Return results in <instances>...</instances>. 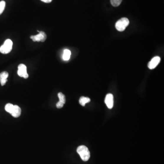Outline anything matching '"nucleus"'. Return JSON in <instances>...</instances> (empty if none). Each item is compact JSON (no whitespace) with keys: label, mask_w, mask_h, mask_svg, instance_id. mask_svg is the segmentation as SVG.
<instances>
[{"label":"nucleus","mask_w":164,"mask_h":164,"mask_svg":"<svg viewBox=\"0 0 164 164\" xmlns=\"http://www.w3.org/2000/svg\"><path fill=\"white\" fill-rule=\"evenodd\" d=\"M11 114L13 117L17 118L21 114V109L17 105H14V108Z\"/></svg>","instance_id":"nucleus-9"},{"label":"nucleus","mask_w":164,"mask_h":164,"mask_svg":"<svg viewBox=\"0 0 164 164\" xmlns=\"http://www.w3.org/2000/svg\"><path fill=\"white\" fill-rule=\"evenodd\" d=\"M160 58L159 56H156L153 58L151 61L149 63L148 67L150 69H153L156 67V66L160 63Z\"/></svg>","instance_id":"nucleus-6"},{"label":"nucleus","mask_w":164,"mask_h":164,"mask_svg":"<svg viewBox=\"0 0 164 164\" xmlns=\"http://www.w3.org/2000/svg\"><path fill=\"white\" fill-rule=\"evenodd\" d=\"M13 108H14V105L12 104H7L6 105L5 107V109L6 112H8L10 114H11L12 110H13Z\"/></svg>","instance_id":"nucleus-12"},{"label":"nucleus","mask_w":164,"mask_h":164,"mask_svg":"<svg viewBox=\"0 0 164 164\" xmlns=\"http://www.w3.org/2000/svg\"><path fill=\"white\" fill-rule=\"evenodd\" d=\"M39 34L35 36H31L30 38L32 39L34 42H44L47 38V35L45 32L42 31H39Z\"/></svg>","instance_id":"nucleus-4"},{"label":"nucleus","mask_w":164,"mask_h":164,"mask_svg":"<svg viewBox=\"0 0 164 164\" xmlns=\"http://www.w3.org/2000/svg\"><path fill=\"white\" fill-rule=\"evenodd\" d=\"M58 98L59 99V102H61L62 103L65 104L66 102V99H65V96L62 93H59L58 94Z\"/></svg>","instance_id":"nucleus-13"},{"label":"nucleus","mask_w":164,"mask_h":164,"mask_svg":"<svg viewBox=\"0 0 164 164\" xmlns=\"http://www.w3.org/2000/svg\"><path fill=\"white\" fill-rule=\"evenodd\" d=\"M13 42L10 39H6L4 44L0 47V52L3 54H7L11 51L12 49Z\"/></svg>","instance_id":"nucleus-3"},{"label":"nucleus","mask_w":164,"mask_h":164,"mask_svg":"<svg viewBox=\"0 0 164 164\" xmlns=\"http://www.w3.org/2000/svg\"><path fill=\"white\" fill-rule=\"evenodd\" d=\"M122 1V0H110L111 4L114 7H117L119 6Z\"/></svg>","instance_id":"nucleus-14"},{"label":"nucleus","mask_w":164,"mask_h":164,"mask_svg":"<svg viewBox=\"0 0 164 164\" xmlns=\"http://www.w3.org/2000/svg\"><path fill=\"white\" fill-rule=\"evenodd\" d=\"M41 1H43L45 3H50L51 1H52L53 0H41Z\"/></svg>","instance_id":"nucleus-17"},{"label":"nucleus","mask_w":164,"mask_h":164,"mask_svg":"<svg viewBox=\"0 0 164 164\" xmlns=\"http://www.w3.org/2000/svg\"><path fill=\"white\" fill-rule=\"evenodd\" d=\"M5 6H6V2L5 1H0V15H1L4 11Z\"/></svg>","instance_id":"nucleus-15"},{"label":"nucleus","mask_w":164,"mask_h":164,"mask_svg":"<svg viewBox=\"0 0 164 164\" xmlns=\"http://www.w3.org/2000/svg\"><path fill=\"white\" fill-rule=\"evenodd\" d=\"M71 55V52L70 50L68 49H65L63 51V58L64 61H68L70 59Z\"/></svg>","instance_id":"nucleus-10"},{"label":"nucleus","mask_w":164,"mask_h":164,"mask_svg":"<svg viewBox=\"0 0 164 164\" xmlns=\"http://www.w3.org/2000/svg\"><path fill=\"white\" fill-rule=\"evenodd\" d=\"M105 103L109 109L113 108L114 106V97L113 94H107L105 99Z\"/></svg>","instance_id":"nucleus-7"},{"label":"nucleus","mask_w":164,"mask_h":164,"mask_svg":"<svg viewBox=\"0 0 164 164\" xmlns=\"http://www.w3.org/2000/svg\"><path fill=\"white\" fill-rule=\"evenodd\" d=\"M9 74L7 72L4 71L0 73V83L1 86H4L7 81V78Z\"/></svg>","instance_id":"nucleus-8"},{"label":"nucleus","mask_w":164,"mask_h":164,"mask_svg":"<svg viewBox=\"0 0 164 164\" xmlns=\"http://www.w3.org/2000/svg\"><path fill=\"white\" fill-rule=\"evenodd\" d=\"M129 20L128 18L123 17L118 20L115 24V27L118 31L123 32L129 24Z\"/></svg>","instance_id":"nucleus-2"},{"label":"nucleus","mask_w":164,"mask_h":164,"mask_svg":"<svg viewBox=\"0 0 164 164\" xmlns=\"http://www.w3.org/2000/svg\"><path fill=\"white\" fill-rule=\"evenodd\" d=\"M64 104H63L61 102H58L57 104H56V107L58 109H61L63 107Z\"/></svg>","instance_id":"nucleus-16"},{"label":"nucleus","mask_w":164,"mask_h":164,"mask_svg":"<svg viewBox=\"0 0 164 164\" xmlns=\"http://www.w3.org/2000/svg\"><path fill=\"white\" fill-rule=\"evenodd\" d=\"M90 101V99L89 98L83 97V96L81 97L79 100V104L83 106H85L86 104L88 103Z\"/></svg>","instance_id":"nucleus-11"},{"label":"nucleus","mask_w":164,"mask_h":164,"mask_svg":"<svg viewBox=\"0 0 164 164\" xmlns=\"http://www.w3.org/2000/svg\"><path fill=\"white\" fill-rule=\"evenodd\" d=\"M17 73L21 77H23L24 78H28V74L27 73V67L23 64H20L18 67Z\"/></svg>","instance_id":"nucleus-5"},{"label":"nucleus","mask_w":164,"mask_h":164,"mask_svg":"<svg viewBox=\"0 0 164 164\" xmlns=\"http://www.w3.org/2000/svg\"><path fill=\"white\" fill-rule=\"evenodd\" d=\"M77 151L83 161H87L89 159L90 157V152L88 148L86 146L84 145L79 146L77 148Z\"/></svg>","instance_id":"nucleus-1"}]
</instances>
